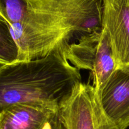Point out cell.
<instances>
[{"label":"cell","instance_id":"10","mask_svg":"<svg viewBox=\"0 0 129 129\" xmlns=\"http://www.w3.org/2000/svg\"><path fill=\"white\" fill-rule=\"evenodd\" d=\"M47 129H65L62 123L60 122V119H59V115H58V117L54 119L52 124Z\"/></svg>","mask_w":129,"mask_h":129},{"label":"cell","instance_id":"4","mask_svg":"<svg viewBox=\"0 0 129 129\" xmlns=\"http://www.w3.org/2000/svg\"><path fill=\"white\" fill-rule=\"evenodd\" d=\"M59 118L65 129H117L103 110L99 92L89 82L78 83L59 103Z\"/></svg>","mask_w":129,"mask_h":129},{"label":"cell","instance_id":"2","mask_svg":"<svg viewBox=\"0 0 129 129\" xmlns=\"http://www.w3.org/2000/svg\"><path fill=\"white\" fill-rule=\"evenodd\" d=\"M64 49L43 57L0 66V113L18 103L36 101L60 103L81 81Z\"/></svg>","mask_w":129,"mask_h":129},{"label":"cell","instance_id":"9","mask_svg":"<svg viewBox=\"0 0 129 129\" xmlns=\"http://www.w3.org/2000/svg\"><path fill=\"white\" fill-rule=\"evenodd\" d=\"M26 0H0V16L9 24L21 21L25 13Z\"/></svg>","mask_w":129,"mask_h":129},{"label":"cell","instance_id":"3","mask_svg":"<svg viewBox=\"0 0 129 129\" xmlns=\"http://www.w3.org/2000/svg\"><path fill=\"white\" fill-rule=\"evenodd\" d=\"M64 51L72 65L90 72L89 79L98 91L117 69L108 35L102 28L82 37Z\"/></svg>","mask_w":129,"mask_h":129},{"label":"cell","instance_id":"1","mask_svg":"<svg viewBox=\"0 0 129 129\" xmlns=\"http://www.w3.org/2000/svg\"><path fill=\"white\" fill-rule=\"evenodd\" d=\"M102 0H26L23 18L9 24L18 60L43 57L102 28Z\"/></svg>","mask_w":129,"mask_h":129},{"label":"cell","instance_id":"5","mask_svg":"<svg viewBox=\"0 0 129 129\" xmlns=\"http://www.w3.org/2000/svg\"><path fill=\"white\" fill-rule=\"evenodd\" d=\"M102 28L108 35L117 69L129 66V0H102Z\"/></svg>","mask_w":129,"mask_h":129},{"label":"cell","instance_id":"6","mask_svg":"<svg viewBox=\"0 0 129 129\" xmlns=\"http://www.w3.org/2000/svg\"><path fill=\"white\" fill-rule=\"evenodd\" d=\"M59 108L53 101L13 105L0 113V129H47L58 117Z\"/></svg>","mask_w":129,"mask_h":129},{"label":"cell","instance_id":"8","mask_svg":"<svg viewBox=\"0 0 129 129\" xmlns=\"http://www.w3.org/2000/svg\"><path fill=\"white\" fill-rule=\"evenodd\" d=\"M18 53L8 23L0 16V66L18 61Z\"/></svg>","mask_w":129,"mask_h":129},{"label":"cell","instance_id":"7","mask_svg":"<svg viewBox=\"0 0 129 129\" xmlns=\"http://www.w3.org/2000/svg\"><path fill=\"white\" fill-rule=\"evenodd\" d=\"M103 110L117 129L129 127V71L115 69L100 90Z\"/></svg>","mask_w":129,"mask_h":129}]
</instances>
